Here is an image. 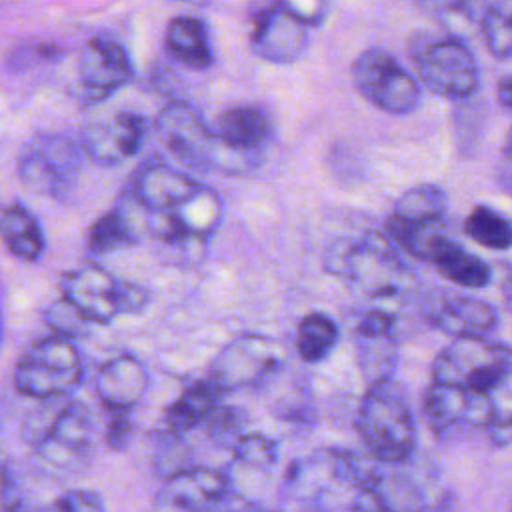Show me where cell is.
<instances>
[{
	"mask_svg": "<svg viewBox=\"0 0 512 512\" xmlns=\"http://www.w3.org/2000/svg\"><path fill=\"white\" fill-rule=\"evenodd\" d=\"M432 382L464 392L472 428L494 446L512 444V348L490 336L452 338L432 362Z\"/></svg>",
	"mask_w": 512,
	"mask_h": 512,
	"instance_id": "obj_1",
	"label": "cell"
},
{
	"mask_svg": "<svg viewBox=\"0 0 512 512\" xmlns=\"http://www.w3.org/2000/svg\"><path fill=\"white\" fill-rule=\"evenodd\" d=\"M408 54L418 78L438 96L464 100L480 86V70L470 48L454 34L436 36L416 32L408 42Z\"/></svg>",
	"mask_w": 512,
	"mask_h": 512,
	"instance_id": "obj_4",
	"label": "cell"
},
{
	"mask_svg": "<svg viewBox=\"0 0 512 512\" xmlns=\"http://www.w3.org/2000/svg\"><path fill=\"white\" fill-rule=\"evenodd\" d=\"M44 512H104V500L96 490L74 488L56 496Z\"/></svg>",
	"mask_w": 512,
	"mask_h": 512,
	"instance_id": "obj_32",
	"label": "cell"
},
{
	"mask_svg": "<svg viewBox=\"0 0 512 512\" xmlns=\"http://www.w3.org/2000/svg\"><path fill=\"white\" fill-rule=\"evenodd\" d=\"M464 234L488 250L512 246V224L498 210L478 204L464 218Z\"/></svg>",
	"mask_w": 512,
	"mask_h": 512,
	"instance_id": "obj_28",
	"label": "cell"
},
{
	"mask_svg": "<svg viewBox=\"0 0 512 512\" xmlns=\"http://www.w3.org/2000/svg\"><path fill=\"white\" fill-rule=\"evenodd\" d=\"M430 322L440 332L452 338L488 336L496 330L498 310L472 296H444L430 310Z\"/></svg>",
	"mask_w": 512,
	"mask_h": 512,
	"instance_id": "obj_19",
	"label": "cell"
},
{
	"mask_svg": "<svg viewBox=\"0 0 512 512\" xmlns=\"http://www.w3.org/2000/svg\"><path fill=\"white\" fill-rule=\"evenodd\" d=\"M510 512H512V510H510Z\"/></svg>",
	"mask_w": 512,
	"mask_h": 512,
	"instance_id": "obj_41",
	"label": "cell"
},
{
	"mask_svg": "<svg viewBox=\"0 0 512 512\" xmlns=\"http://www.w3.org/2000/svg\"><path fill=\"white\" fill-rule=\"evenodd\" d=\"M286 360V346L264 334H242L230 340L210 364L208 378L220 392H234L266 380Z\"/></svg>",
	"mask_w": 512,
	"mask_h": 512,
	"instance_id": "obj_11",
	"label": "cell"
},
{
	"mask_svg": "<svg viewBox=\"0 0 512 512\" xmlns=\"http://www.w3.org/2000/svg\"><path fill=\"white\" fill-rule=\"evenodd\" d=\"M2 238L12 256L24 262H34L46 248L44 232L36 216L20 202H10L2 210Z\"/></svg>",
	"mask_w": 512,
	"mask_h": 512,
	"instance_id": "obj_24",
	"label": "cell"
},
{
	"mask_svg": "<svg viewBox=\"0 0 512 512\" xmlns=\"http://www.w3.org/2000/svg\"><path fill=\"white\" fill-rule=\"evenodd\" d=\"M496 98L500 106L512 110V74H506L496 84Z\"/></svg>",
	"mask_w": 512,
	"mask_h": 512,
	"instance_id": "obj_37",
	"label": "cell"
},
{
	"mask_svg": "<svg viewBox=\"0 0 512 512\" xmlns=\"http://www.w3.org/2000/svg\"><path fill=\"white\" fill-rule=\"evenodd\" d=\"M324 266L330 274L346 280L354 294L376 302V306L400 300L416 286V276L398 246L374 230L352 240H336L326 250Z\"/></svg>",
	"mask_w": 512,
	"mask_h": 512,
	"instance_id": "obj_2",
	"label": "cell"
},
{
	"mask_svg": "<svg viewBox=\"0 0 512 512\" xmlns=\"http://www.w3.org/2000/svg\"><path fill=\"white\" fill-rule=\"evenodd\" d=\"M82 146L60 132H38L28 138L18 154L22 184L50 198H64L80 174Z\"/></svg>",
	"mask_w": 512,
	"mask_h": 512,
	"instance_id": "obj_8",
	"label": "cell"
},
{
	"mask_svg": "<svg viewBox=\"0 0 512 512\" xmlns=\"http://www.w3.org/2000/svg\"><path fill=\"white\" fill-rule=\"evenodd\" d=\"M396 312L388 306H372L356 320V336L360 338H382L394 336Z\"/></svg>",
	"mask_w": 512,
	"mask_h": 512,
	"instance_id": "obj_33",
	"label": "cell"
},
{
	"mask_svg": "<svg viewBox=\"0 0 512 512\" xmlns=\"http://www.w3.org/2000/svg\"><path fill=\"white\" fill-rule=\"evenodd\" d=\"M356 90L382 112L404 116L420 104L416 78L384 48H366L352 62Z\"/></svg>",
	"mask_w": 512,
	"mask_h": 512,
	"instance_id": "obj_10",
	"label": "cell"
},
{
	"mask_svg": "<svg viewBox=\"0 0 512 512\" xmlns=\"http://www.w3.org/2000/svg\"><path fill=\"white\" fill-rule=\"evenodd\" d=\"M298 512H330V510L324 508V504H308V506H302Z\"/></svg>",
	"mask_w": 512,
	"mask_h": 512,
	"instance_id": "obj_39",
	"label": "cell"
},
{
	"mask_svg": "<svg viewBox=\"0 0 512 512\" xmlns=\"http://www.w3.org/2000/svg\"><path fill=\"white\" fill-rule=\"evenodd\" d=\"M220 388L210 380H198L182 390L164 410V428L172 436H182L192 428L208 422L220 408Z\"/></svg>",
	"mask_w": 512,
	"mask_h": 512,
	"instance_id": "obj_21",
	"label": "cell"
},
{
	"mask_svg": "<svg viewBox=\"0 0 512 512\" xmlns=\"http://www.w3.org/2000/svg\"><path fill=\"white\" fill-rule=\"evenodd\" d=\"M430 264H434L438 272L456 286L484 288L492 280L490 266L448 234L432 250Z\"/></svg>",
	"mask_w": 512,
	"mask_h": 512,
	"instance_id": "obj_23",
	"label": "cell"
},
{
	"mask_svg": "<svg viewBox=\"0 0 512 512\" xmlns=\"http://www.w3.org/2000/svg\"><path fill=\"white\" fill-rule=\"evenodd\" d=\"M132 434L130 412H110L106 424V444L112 450H122Z\"/></svg>",
	"mask_w": 512,
	"mask_h": 512,
	"instance_id": "obj_35",
	"label": "cell"
},
{
	"mask_svg": "<svg viewBox=\"0 0 512 512\" xmlns=\"http://www.w3.org/2000/svg\"><path fill=\"white\" fill-rule=\"evenodd\" d=\"M164 148L186 168L206 172L216 162V138L196 106L186 100L168 102L156 120Z\"/></svg>",
	"mask_w": 512,
	"mask_h": 512,
	"instance_id": "obj_12",
	"label": "cell"
},
{
	"mask_svg": "<svg viewBox=\"0 0 512 512\" xmlns=\"http://www.w3.org/2000/svg\"><path fill=\"white\" fill-rule=\"evenodd\" d=\"M308 26L296 20L282 2L260 8L252 16V52L272 64L296 62L308 46Z\"/></svg>",
	"mask_w": 512,
	"mask_h": 512,
	"instance_id": "obj_16",
	"label": "cell"
},
{
	"mask_svg": "<svg viewBox=\"0 0 512 512\" xmlns=\"http://www.w3.org/2000/svg\"><path fill=\"white\" fill-rule=\"evenodd\" d=\"M448 208L446 192L436 184H418L408 188L394 204L390 216L410 224L444 222Z\"/></svg>",
	"mask_w": 512,
	"mask_h": 512,
	"instance_id": "obj_26",
	"label": "cell"
},
{
	"mask_svg": "<svg viewBox=\"0 0 512 512\" xmlns=\"http://www.w3.org/2000/svg\"><path fill=\"white\" fill-rule=\"evenodd\" d=\"M62 298L88 322L110 324L122 314H138L148 304V290L118 280L98 264H82L60 280Z\"/></svg>",
	"mask_w": 512,
	"mask_h": 512,
	"instance_id": "obj_5",
	"label": "cell"
},
{
	"mask_svg": "<svg viewBox=\"0 0 512 512\" xmlns=\"http://www.w3.org/2000/svg\"><path fill=\"white\" fill-rule=\"evenodd\" d=\"M230 496L224 470L188 466L172 472L156 494L152 512H212Z\"/></svg>",
	"mask_w": 512,
	"mask_h": 512,
	"instance_id": "obj_14",
	"label": "cell"
},
{
	"mask_svg": "<svg viewBox=\"0 0 512 512\" xmlns=\"http://www.w3.org/2000/svg\"><path fill=\"white\" fill-rule=\"evenodd\" d=\"M356 344H358V362L368 384L390 380L394 366L398 362L396 338L394 336H382V338L356 336Z\"/></svg>",
	"mask_w": 512,
	"mask_h": 512,
	"instance_id": "obj_29",
	"label": "cell"
},
{
	"mask_svg": "<svg viewBox=\"0 0 512 512\" xmlns=\"http://www.w3.org/2000/svg\"><path fill=\"white\" fill-rule=\"evenodd\" d=\"M502 300L508 312H512V274L506 276V280L502 282Z\"/></svg>",
	"mask_w": 512,
	"mask_h": 512,
	"instance_id": "obj_38",
	"label": "cell"
},
{
	"mask_svg": "<svg viewBox=\"0 0 512 512\" xmlns=\"http://www.w3.org/2000/svg\"><path fill=\"white\" fill-rule=\"evenodd\" d=\"M138 240H140V232L132 212L128 208L116 206L94 220V224L88 230L86 246L90 254L100 256V254L118 250L122 246L138 244Z\"/></svg>",
	"mask_w": 512,
	"mask_h": 512,
	"instance_id": "obj_25",
	"label": "cell"
},
{
	"mask_svg": "<svg viewBox=\"0 0 512 512\" xmlns=\"http://www.w3.org/2000/svg\"><path fill=\"white\" fill-rule=\"evenodd\" d=\"M24 436L44 466L52 470H74L90 452L94 418L86 404L70 400L50 418L44 408L32 414Z\"/></svg>",
	"mask_w": 512,
	"mask_h": 512,
	"instance_id": "obj_7",
	"label": "cell"
},
{
	"mask_svg": "<svg viewBox=\"0 0 512 512\" xmlns=\"http://www.w3.org/2000/svg\"><path fill=\"white\" fill-rule=\"evenodd\" d=\"M44 322L52 328V334L64 336V338H70V340L84 334L86 328H88V322L64 298L56 300L44 312Z\"/></svg>",
	"mask_w": 512,
	"mask_h": 512,
	"instance_id": "obj_31",
	"label": "cell"
},
{
	"mask_svg": "<svg viewBox=\"0 0 512 512\" xmlns=\"http://www.w3.org/2000/svg\"><path fill=\"white\" fill-rule=\"evenodd\" d=\"M134 64L128 50L110 36H92L78 52L70 84L80 106H94L130 84Z\"/></svg>",
	"mask_w": 512,
	"mask_h": 512,
	"instance_id": "obj_9",
	"label": "cell"
},
{
	"mask_svg": "<svg viewBox=\"0 0 512 512\" xmlns=\"http://www.w3.org/2000/svg\"><path fill=\"white\" fill-rule=\"evenodd\" d=\"M82 356L74 340L44 336L32 342L14 368V390L34 400H54L70 394L82 382Z\"/></svg>",
	"mask_w": 512,
	"mask_h": 512,
	"instance_id": "obj_6",
	"label": "cell"
},
{
	"mask_svg": "<svg viewBox=\"0 0 512 512\" xmlns=\"http://www.w3.org/2000/svg\"><path fill=\"white\" fill-rule=\"evenodd\" d=\"M282 6L304 26H318L330 8L326 2H282Z\"/></svg>",
	"mask_w": 512,
	"mask_h": 512,
	"instance_id": "obj_36",
	"label": "cell"
},
{
	"mask_svg": "<svg viewBox=\"0 0 512 512\" xmlns=\"http://www.w3.org/2000/svg\"><path fill=\"white\" fill-rule=\"evenodd\" d=\"M356 430L374 460L390 466L406 462L418 434L404 388L392 378L368 384L358 406Z\"/></svg>",
	"mask_w": 512,
	"mask_h": 512,
	"instance_id": "obj_3",
	"label": "cell"
},
{
	"mask_svg": "<svg viewBox=\"0 0 512 512\" xmlns=\"http://www.w3.org/2000/svg\"><path fill=\"white\" fill-rule=\"evenodd\" d=\"M146 134V120L130 110L92 120L82 130V152L100 166H118L138 154Z\"/></svg>",
	"mask_w": 512,
	"mask_h": 512,
	"instance_id": "obj_15",
	"label": "cell"
},
{
	"mask_svg": "<svg viewBox=\"0 0 512 512\" xmlns=\"http://www.w3.org/2000/svg\"><path fill=\"white\" fill-rule=\"evenodd\" d=\"M202 182L166 162L140 166L130 184L132 200L148 214H164L190 200L202 190Z\"/></svg>",
	"mask_w": 512,
	"mask_h": 512,
	"instance_id": "obj_17",
	"label": "cell"
},
{
	"mask_svg": "<svg viewBox=\"0 0 512 512\" xmlns=\"http://www.w3.org/2000/svg\"><path fill=\"white\" fill-rule=\"evenodd\" d=\"M338 336V324L330 316L322 312H310L302 316L296 326L298 356L310 364L320 362L332 352V348L338 342Z\"/></svg>",
	"mask_w": 512,
	"mask_h": 512,
	"instance_id": "obj_27",
	"label": "cell"
},
{
	"mask_svg": "<svg viewBox=\"0 0 512 512\" xmlns=\"http://www.w3.org/2000/svg\"><path fill=\"white\" fill-rule=\"evenodd\" d=\"M150 386L146 366L132 354L106 360L96 374L94 390L108 412H130L142 402Z\"/></svg>",
	"mask_w": 512,
	"mask_h": 512,
	"instance_id": "obj_18",
	"label": "cell"
},
{
	"mask_svg": "<svg viewBox=\"0 0 512 512\" xmlns=\"http://www.w3.org/2000/svg\"><path fill=\"white\" fill-rule=\"evenodd\" d=\"M208 424V430H210V436L224 442L226 438H234V444L236 440L244 434L240 428H242V414L240 410L236 408H230V406H220L212 418L206 422Z\"/></svg>",
	"mask_w": 512,
	"mask_h": 512,
	"instance_id": "obj_34",
	"label": "cell"
},
{
	"mask_svg": "<svg viewBox=\"0 0 512 512\" xmlns=\"http://www.w3.org/2000/svg\"><path fill=\"white\" fill-rule=\"evenodd\" d=\"M278 460V446L264 434H242L232 446V460L224 468L230 494H246L262 486Z\"/></svg>",
	"mask_w": 512,
	"mask_h": 512,
	"instance_id": "obj_20",
	"label": "cell"
},
{
	"mask_svg": "<svg viewBox=\"0 0 512 512\" xmlns=\"http://www.w3.org/2000/svg\"><path fill=\"white\" fill-rule=\"evenodd\" d=\"M272 118L258 106L240 104L224 110L214 126L216 162L214 168L244 170L272 140Z\"/></svg>",
	"mask_w": 512,
	"mask_h": 512,
	"instance_id": "obj_13",
	"label": "cell"
},
{
	"mask_svg": "<svg viewBox=\"0 0 512 512\" xmlns=\"http://www.w3.org/2000/svg\"><path fill=\"white\" fill-rule=\"evenodd\" d=\"M480 30L494 58H512V0H498L484 8Z\"/></svg>",
	"mask_w": 512,
	"mask_h": 512,
	"instance_id": "obj_30",
	"label": "cell"
},
{
	"mask_svg": "<svg viewBox=\"0 0 512 512\" xmlns=\"http://www.w3.org/2000/svg\"><path fill=\"white\" fill-rule=\"evenodd\" d=\"M506 152L512 156V132H510V136H508V144H506Z\"/></svg>",
	"mask_w": 512,
	"mask_h": 512,
	"instance_id": "obj_40",
	"label": "cell"
},
{
	"mask_svg": "<svg viewBox=\"0 0 512 512\" xmlns=\"http://www.w3.org/2000/svg\"><path fill=\"white\" fill-rule=\"evenodd\" d=\"M166 52L192 70H206L214 62L206 24L190 14L174 16L164 32Z\"/></svg>",
	"mask_w": 512,
	"mask_h": 512,
	"instance_id": "obj_22",
	"label": "cell"
}]
</instances>
